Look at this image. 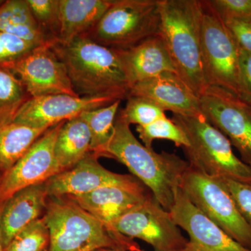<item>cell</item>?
<instances>
[{
    "instance_id": "6da1fadb",
    "label": "cell",
    "mask_w": 251,
    "mask_h": 251,
    "mask_svg": "<svg viewBox=\"0 0 251 251\" xmlns=\"http://www.w3.org/2000/svg\"><path fill=\"white\" fill-rule=\"evenodd\" d=\"M101 156L125 165L152 193L163 209L171 211L181 177L189 163L174 153H157L140 143L130 125L117 115L110 141Z\"/></svg>"
},
{
    "instance_id": "7a4b0ae2",
    "label": "cell",
    "mask_w": 251,
    "mask_h": 251,
    "mask_svg": "<svg viewBox=\"0 0 251 251\" xmlns=\"http://www.w3.org/2000/svg\"><path fill=\"white\" fill-rule=\"evenodd\" d=\"M51 49L64 64L79 97L126 98L130 86L116 50L86 35L65 45L54 43Z\"/></svg>"
},
{
    "instance_id": "3957f363",
    "label": "cell",
    "mask_w": 251,
    "mask_h": 251,
    "mask_svg": "<svg viewBox=\"0 0 251 251\" xmlns=\"http://www.w3.org/2000/svg\"><path fill=\"white\" fill-rule=\"evenodd\" d=\"M161 34L176 75L198 97L207 89L202 59V1L158 0Z\"/></svg>"
},
{
    "instance_id": "277c9868",
    "label": "cell",
    "mask_w": 251,
    "mask_h": 251,
    "mask_svg": "<svg viewBox=\"0 0 251 251\" xmlns=\"http://www.w3.org/2000/svg\"><path fill=\"white\" fill-rule=\"evenodd\" d=\"M50 232L49 251H95L122 248L138 251L129 238L109 229L67 198L48 201L44 217Z\"/></svg>"
},
{
    "instance_id": "5b68a950",
    "label": "cell",
    "mask_w": 251,
    "mask_h": 251,
    "mask_svg": "<svg viewBox=\"0 0 251 251\" xmlns=\"http://www.w3.org/2000/svg\"><path fill=\"white\" fill-rule=\"evenodd\" d=\"M173 122L184 132L189 145L183 148L190 166L212 177H226L251 184V168L238 158L227 137L204 117L173 115Z\"/></svg>"
},
{
    "instance_id": "8992f818",
    "label": "cell",
    "mask_w": 251,
    "mask_h": 251,
    "mask_svg": "<svg viewBox=\"0 0 251 251\" xmlns=\"http://www.w3.org/2000/svg\"><path fill=\"white\" fill-rule=\"evenodd\" d=\"M158 0H112L87 36L112 49H129L161 34Z\"/></svg>"
},
{
    "instance_id": "52a82bcc",
    "label": "cell",
    "mask_w": 251,
    "mask_h": 251,
    "mask_svg": "<svg viewBox=\"0 0 251 251\" xmlns=\"http://www.w3.org/2000/svg\"><path fill=\"white\" fill-rule=\"evenodd\" d=\"M189 201L243 247L251 249V227L219 179L188 166L179 186Z\"/></svg>"
},
{
    "instance_id": "ba28073f",
    "label": "cell",
    "mask_w": 251,
    "mask_h": 251,
    "mask_svg": "<svg viewBox=\"0 0 251 251\" xmlns=\"http://www.w3.org/2000/svg\"><path fill=\"white\" fill-rule=\"evenodd\" d=\"M201 44L203 70L208 87L214 86L239 97V47L219 15L202 1Z\"/></svg>"
},
{
    "instance_id": "9c48e42d",
    "label": "cell",
    "mask_w": 251,
    "mask_h": 251,
    "mask_svg": "<svg viewBox=\"0 0 251 251\" xmlns=\"http://www.w3.org/2000/svg\"><path fill=\"white\" fill-rule=\"evenodd\" d=\"M204 119L227 137L251 168V105L236 94L210 86L199 97Z\"/></svg>"
},
{
    "instance_id": "30bf717a",
    "label": "cell",
    "mask_w": 251,
    "mask_h": 251,
    "mask_svg": "<svg viewBox=\"0 0 251 251\" xmlns=\"http://www.w3.org/2000/svg\"><path fill=\"white\" fill-rule=\"evenodd\" d=\"M110 228L129 239L148 243L154 251H184L188 240L152 196L145 202L117 218Z\"/></svg>"
},
{
    "instance_id": "8fae6325",
    "label": "cell",
    "mask_w": 251,
    "mask_h": 251,
    "mask_svg": "<svg viewBox=\"0 0 251 251\" xmlns=\"http://www.w3.org/2000/svg\"><path fill=\"white\" fill-rule=\"evenodd\" d=\"M66 122V121H65ZM49 128L3 176L0 183V204L24 188L42 184L60 173L54 156V144L64 122Z\"/></svg>"
},
{
    "instance_id": "7c38bea8",
    "label": "cell",
    "mask_w": 251,
    "mask_h": 251,
    "mask_svg": "<svg viewBox=\"0 0 251 251\" xmlns=\"http://www.w3.org/2000/svg\"><path fill=\"white\" fill-rule=\"evenodd\" d=\"M51 46H39L4 67L19 79L31 98L53 94L79 97L73 88L64 64Z\"/></svg>"
},
{
    "instance_id": "4fadbf2b",
    "label": "cell",
    "mask_w": 251,
    "mask_h": 251,
    "mask_svg": "<svg viewBox=\"0 0 251 251\" xmlns=\"http://www.w3.org/2000/svg\"><path fill=\"white\" fill-rule=\"evenodd\" d=\"M170 213L175 224L189 236L184 251H251L206 217L180 188Z\"/></svg>"
},
{
    "instance_id": "5bb4252c",
    "label": "cell",
    "mask_w": 251,
    "mask_h": 251,
    "mask_svg": "<svg viewBox=\"0 0 251 251\" xmlns=\"http://www.w3.org/2000/svg\"><path fill=\"white\" fill-rule=\"evenodd\" d=\"M117 99L110 97H74L53 94L31 98L19 110L13 123L49 128L78 117L82 112L106 106Z\"/></svg>"
},
{
    "instance_id": "9a60e30c",
    "label": "cell",
    "mask_w": 251,
    "mask_h": 251,
    "mask_svg": "<svg viewBox=\"0 0 251 251\" xmlns=\"http://www.w3.org/2000/svg\"><path fill=\"white\" fill-rule=\"evenodd\" d=\"M99 156L89 153L77 164L46 181L49 197L59 198L87 194L104 186L128 184L138 180L128 175L112 173L99 163Z\"/></svg>"
},
{
    "instance_id": "2e32d148",
    "label": "cell",
    "mask_w": 251,
    "mask_h": 251,
    "mask_svg": "<svg viewBox=\"0 0 251 251\" xmlns=\"http://www.w3.org/2000/svg\"><path fill=\"white\" fill-rule=\"evenodd\" d=\"M152 193L140 181L128 184L110 185L82 196L65 197L106 226L145 202Z\"/></svg>"
},
{
    "instance_id": "e0dca14e",
    "label": "cell",
    "mask_w": 251,
    "mask_h": 251,
    "mask_svg": "<svg viewBox=\"0 0 251 251\" xmlns=\"http://www.w3.org/2000/svg\"><path fill=\"white\" fill-rule=\"evenodd\" d=\"M128 96L148 99L165 112L171 111L173 115L202 116L199 97L175 73H163L137 82L130 86Z\"/></svg>"
},
{
    "instance_id": "ac0fdd59",
    "label": "cell",
    "mask_w": 251,
    "mask_h": 251,
    "mask_svg": "<svg viewBox=\"0 0 251 251\" xmlns=\"http://www.w3.org/2000/svg\"><path fill=\"white\" fill-rule=\"evenodd\" d=\"M115 50L121 60L130 87L163 73L176 74L161 34L129 49Z\"/></svg>"
},
{
    "instance_id": "d6986e66",
    "label": "cell",
    "mask_w": 251,
    "mask_h": 251,
    "mask_svg": "<svg viewBox=\"0 0 251 251\" xmlns=\"http://www.w3.org/2000/svg\"><path fill=\"white\" fill-rule=\"evenodd\" d=\"M48 198L44 183L24 188L4 202L1 227L5 249L16 234L46 212Z\"/></svg>"
},
{
    "instance_id": "ffe728a7",
    "label": "cell",
    "mask_w": 251,
    "mask_h": 251,
    "mask_svg": "<svg viewBox=\"0 0 251 251\" xmlns=\"http://www.w3.org/2000/svg\"><path fill=\"white\" fill-rule=\"evenodd\" d=\"M112 0H59L58 44H69L87 35L98 24Z\"/></svg>"
},
{
    "instance_id": "44dd1931",
    "label": "cell",
    "mask_w": 251,
    "mask_h": 251,
    "mask_svg": "<svg viewBox=\"0 0 251 251\" xmlns=\"http://www.w3.org/2000/svg\"><path fill=\"white\" fill-rule=\"evenodd\" d=\"M90 130L79 115L64 122L55 144L54 156L61 173L75 166L90 152Z\"/></svg>"
},
{
    "instance_id": "7402d4cb",
    "label": "cell",
    "mask_w": 251,
    "mask_h": 251,
    "mask_svg": "<svg viewBox=\"0 0 251 251\" xmlns=\"http://www.w3.org/2000/svg\"><path fill=\"white\" fill-rule=\"evenodd\" d=\"M0 30L36 45H52L36 22L27 0H7L0 5Z\"/></svg>"
},
{
    "instance_id": "603a6c76",
    "label": "cell",
    "mask_w": 251,
    "mask_h": 251,
    "mask_svg": "<svg viewBox=\"0 0 251 251\" xmlns=\"http://www.w3.org/2000/svg\"><path fill=\"white\" fill-rule=\"evenodd\" d=\"M47 130L17 123L0 128V172L6 174Z\"/></svg>"
},
{
    "instance_id": "cb8c5ba5",
    "label": "cell",
    "mask_w": 251,
    "mask_h": 251,
    "mask_svg": "<svg viewBox=\"0 0 251 251\" xmlns=\"http://www.w3.org/2000/svg\"><path fill=\"white\" fill-rule=\"evenodd\" d=\"M121 101L117 100L106 106L87 110L80 115L90 130V152L97 156H101L102 151L111 138Z\"/></svg>"
},
{
    "instance_id": "d4e9b609",
    "label": "cell",
    "mask_w": 251,
    "mask_h": 251,
    "mask_svg": "<svg viewBox=\"0 0 251 251\" xmlns=\"http://www.w3.org/2000/svg\"><path fill=\"white\" fill-rule=\"evenodd\" d=\"M30 99L19 79L7 68L0 66V128L12 124Z\"/></svg>"
},
{
    "instance_id": "484cf974",
    "label": "cell",
    "mask_w": 251,
    "mask_h": 251,
    "mask_svg": "<svg viewBox=\"0 0 251 251\" xmlns=\"http://www.w3.org/2000/svg\"><path fill=\"white\" fill-rule=\"evenodd\" d=\"M136 130L143 145L148 148H152L153 140L158 139L171 140L182 148L189 145L184 132L167 117L144 126H137Z\"/></svg>"
},
{
    "instance_id": "4316f807",
    "label": "cell",
    "mask_w": 251,
    "mask_h": 251,
    "mask_svg": "<svg viewBox=\"0 0 251 251\" xmlns=\"http://www.w3.org/2000/svg\"><path fill=\"white\" fill-rule=\"evenodd\" d=\"M125 108L118 115L128 125L144 126L166 117V112L151 100L141 97L128 96Z\"/></svg>"
},
{
    "instance_id": "83f0119b",
    "label": "cell",
    "mask_w": 251,
    "mask_h": 251,
    "mask_svg": "<svg viewBox=\"0 0 251 251\" xmlns=\"http://www.w3.org/2000/svg\"><path fill=\"white\" fill-rule=\"evenodd\" d=\"M50 232L44 218L36 220L16 234L5 251H46Z\"/></svg>"
},
{
    "instance_id": "f1b7e54d",
    "label": "cell",
    "mask_w": 251,
    "mask_h": 251,
    "mask_svg": "<svg viewBox=\"0 0 251 251\" xmlns=\"http://www.w3.org/2000/svg\"><path fill=\"white\" fill-rule=\"evenodd\" d=\"M33 16L51 44L58 42L59 0H27Z\"/></svg>"
},
{
    "instance_id": "f546056e",
    "label": "cell",
    "mask_w": 251,
    "mask_h": 251,
    "mask_svg": "<svg viewBox=\"0 0 251 251\" xmlns=\"http://www.w3.org/2000/svg\"><path fill=\"white\" fill-rule=\"evenodd\" d=\"M39 46L0 30V66L17 62Z\"/></svg>"
},
{
    "instance_id": "4dcf8cb0",
    "label": "cell",
    "mask_w": 251,
    "mask_h": 251,
    "mask_svg": "<svg viewBox=\"0 0 251 251\" xmlns=\"http://www.w3.org/2000/svg\"><path fill=\"white\" fill-rule=\"evenodd\" d=\"M216 178L224 184L239 214L251 227V184L239 182L229 178Z\"/></svg>"
},
{
    "instance_id": "1f68e13d",
    "label": "cell",
    "mask_w": 251,
    "mask_h": 251,
    "mask_svg": "<svg viewBox=\"0 0 251 251\" xmlns=\"http://www.w3.org/2000/svg\"><path fill=\"white\" fill-rule=\"evenodd\" d=\"M207 2L223 21H251V0H207Z\"/></svg>"
},
{
    "instance_id": "d6a6232c",
    "label": "cell",
    "mask_w": 251,
    "mask_h": 251,
    "mask_svg": "<svg viewBox=\"0 0 251 251\" xmlns=\"http://www.w3.org/2000/svg\"><path fill=\"white\" fill-rule=\"evenodd\" d=\"M239 90L241 99L251 105V53L239 49Z\"/></svg>"
},
{
    "instance_id": "836d02e7",
    "label": "cell",
    "mask_w": 251,
    "mask_h": 251,
    "mask_svg": "<svg viewBox=\"0 0 251 251\" xmlns=\"http://www.w3.org/2000/svg\"><path fill=\"white\" fill-rule=\"evenodd\" d=\"M223 21L230 31L239 49L251 53V21L228 19Z\"/></svg>"
},
{
    "instance_id": "e575fe53",
    "label": "cell",
    "mask_w": 251,
    "mask_h": 251,
    "mask_svg": "<svg viewBox=\"0 0 251 251\" xmlns=\"http://www.w3.org/2000/svg\"><path fill=\"white\" fill-rule=\"evenodd\" d=\"M4 203L0 204V251H5L4 241H3L2 232H1V214H2L3 208H4Z\"/></svg>"
},
{
    "instance_id": "d590c367",
    "label": "cell",
    "mask_w": 251,
    "mask_h": 251,
    "mask_svg": "<svg viewBox=\"0 0 251 251\" xmlns=\"http://www.w3.org/2000/svg\"><path fill=\"white\" fill-rule=\"evenodd\" d=\"M95 251H130L128 250V249H122V248H113V249H99V250ZM141 251V249H138V251Z\"/></svg>"
},
{
    "instance_id": "8d00e7d4",
    "label": "cell",
    "mask_w": 251,
    "mask_h": 251,
    "mask_svg": "<svg viewBox=\"0 0 251 251\" xmlns=\"http://www.w3.org/2000/svg\"><path fill=\"white\" fill-rule=\"evenodd\" d=\"M3 176H4V175L2 174V173L0 172V183H1V179H2Z\"/></svg>"
},
{
    "instance_id": "74e56055",
    "label": "cell",
    "mask_w": 251,
    "mask_h": 251,
    "mask_svg": "<svg viewBox=\"0 0 251 251\" xmlns=\"http://www.w3.org/2000/svg\"><path fill=\"white\" fill-rule=\"evenodd\" d=\"M4 1H1V0H0V5L2 4L3 2H4Z\"/></svg>"
},
{
    "instance_id": "f35d334b",
    "label": "cell",
    "mask_w": 251,
    "mask_h": 251,
    "mask_svg": "<svg viewBox=\"0 0 251 251\" xmlns=\"http://www.w3.org/2000/svg\"><path fill=\"white\" fill-rule=\"evenodd\" d=\"M141 251H145L141 250Z\"/></svg>"
}]
</instances>
